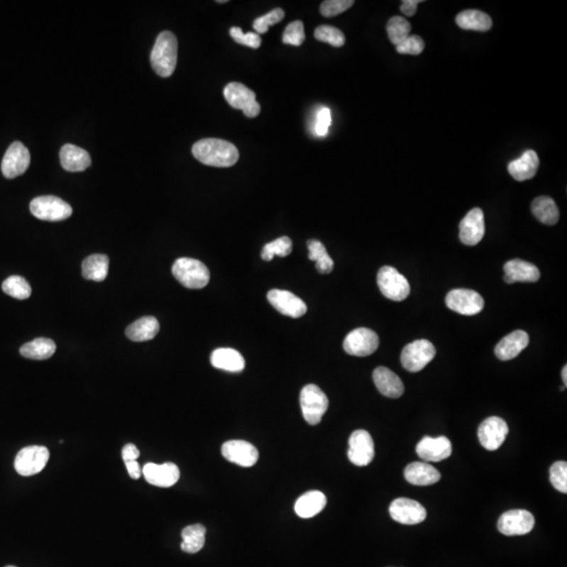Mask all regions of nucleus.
Listing matches in <instances>:
<instances>
[{
	"label": "nucleus",
	"instance_id": "1",
	"mask_svg": "<svg viewBox=\"0 0 567 567\" xmlns=\"http://www.w3.org/2000/svg\"><path fill=\"white\" fill-rule=\"evenodd\" d=\"M193 155L204 165L230 167L239 161L240 152L230 142L222 139H202L193 146Z\"/></svg>",
	"mask_w": 567,
	"mask_h": 567
},
{
	"label": "nucleus",
	"instance_id": "2",
	"mask_svg": "<svg viewBox=\"0 0 567 567\" xmlns=\"http://www.w3.org/2000/svg\"><path fill=\"white\" fill-rule=\"evenodd\" d=\"M178 60V40L174 33H160L150 54L152 69L160 77L167 78L174 74Z\"/></svg>",
	"mask_w": 567,
	"mask_h": 567
},
{
	"label": "nucleus",
	"instance_id": "3",
	"mask_svg": "<svg viewBox=\"0 0 567 567\" xmlns=\"http://www.w3.org/2000/svg\"><path fill=\"white\" fill-rule=\"evenodd\" d=\"M172 274L181 285L189 289H202L210 280L208 268L198 259L181 257L172 266Z\"/></svg>",
	"mask_w": 567,
	"mask_h": 567
},
{
	"label": "nucleus",
	"instance_id": "4",
	"mask_svg": "<svg viewBox=\"0 0 567 567\" xmlns=\"http://www.w3.org/2000/svg\"><path fill=\"white\" fill-rule=\"evenodd\" d=\"M30 209L37 219L49 222L63 221L73 213L71 205L55 196L35 198L30 202Z\"/></svg>",
	"mask_w": 567,
	"mask_h": 567
},
{
	"label": "nucleus",
	"instance_id": "5",
	"mask_svg": "<svg viewBox=\"0 0 567 567\" xmlns=\"http://www.w3.org/2000/svg\"><path fill=\"white\" fill-rule=\"evenodd\" d=\"M300 403L305 420L311 425L322 422V416L329 407L328 397L315 385H307L303 388Z\"/></svg>",
	"mask_w": 567,
	"mask_h": 567
},
{
	"label": "nucleus",
	"instance_id": "6",
	"mask_svg": "<svg viewBox=\"0 0 567 567\" xmlns=\"http://www.w3.org/2000/svg\"><path fill=\"white\" fill-rule=\"evenodd\" d=\"M377 285L383 296L401 302L409 296L411 287L407 279L391 266H383L377 274Z\"/></svg>",
	"mask_w": 567,
	"mask_h": 567
},
{
	"label": "nucleus",
	"instance_id": "7",
	"mask_svg": "<svg viewBox=\"0 0 567 567\" xmlns=\"http://www.w3.org/2000/svg\"><path fill=\"white\" fill-rule=\"evenodd\" d=\"M436 349L431 342L418 339L408 344L401 352V365L409 372H420L433 361Z\"/></svg>",
	"mask_w": 567,
	"mask_h": 567
},
{
	"label": "nucleus",
	"instance_id": "8",
	"mask_svg": "<svg viewBox=\"0 0 567 567\" xmlns=\"http://www.w3.org/2000/svg\"><path fill=\"white\" fill-rule=\"evenodd\" d=\"M49 459L50 452L45 447H27L17 454L15 458V470L21 476H33L45 468Z\"/></svg>",
	"mask_w": 567,
	"mask_h": 567
},
{
	"label": "nucleus",
	"instance_id": "9",
	"mask_svg": "<svg viewBox=\"0 0 567 567\" xmlns=\"http://www.w3.org/2000/svg\"><path fill=\"white\" fill-rule=\"evenodd\" d=\"M224 97L231 108L243 111L248 118H254L261 112V106L252 89L239 82H230L224 89Z\"/></svg>",
	"mask_w": 567,
	"mask_h": 567
},
{
	"label": "nucleus",
	"instance_id": "10",
	"mask_svg": "<svg viewBox=\"0 0 567 567\" xmlns=\"http://www.w3.org/2000/svg\"><path fill=\"white\" fill-rule=\"evenodd\" d=\"M378 335L368 328L355 329L344 340V351L353 357H369L378 349Z\"/></svg>",
	"mask_w": 567,
	"mask_h": 567
},
{
	"label": "nucleus",
	"instance_id": "11",
	"mask_svg": "<svg viewBox=\"0 0 567 567\" xmlns=\"http://www.w3.org/2000/svg\"><path fill=\"white\" fill-rule=\"evenodd\" d=\"M535 527V518L525 510H512L501 515L498 529L505 536H522L531 533Z\"/></svg>",
	"mask_w": 567,
	"mask_h": 567
},
{
	"label": "nucleus",
	"instance_id": "12",
	"mask_svg": "<svg viewBox=\"0 0 567 567\" xmlns=\"http://www.w3.org/2000/svg\"><path fill=\"white\" fill-rule=\"evenodd\" d=\"M446 304L451 310L462 315H476L484 307L483 298L474 290L455 289L449 292Z\"/></svg>",
	"mask_w": 567,
	"mask_h": 567
},
{
	"label": "nucleus",
	"instance_id": "13",
	"mask_svg": "<svg viewBox=\"0 0 567 567\" xmlns=\"http://www.w3.org/2000/svg\"><path fill=\"white\" fill-rule=\"evenodd\" d=\"M30 152L21 142L11 144L1 163L2 174L6 179H14L25 174L30 167Z\"/></svg>",
	"mask_w": 567,
	"mask_h": 567
},
{
	"label": "nucleus",
	"instance_id": "14",
	"mask_svg": "<svg viewBox=\"0 0 567 567\" xmlns=\"http://www.w3.org/2000/svg\"><path fill=\"white\" fill-rule=\"evenodd\" d=\"M374 442L365 430H357L349 438L348 458L357 466H366L374 458Z\"/></svg>",
	"mask_w": 567,
	"mask_h": 567
},
{
	"label": "nucleus",
	"instance_id": "15",
	"mask_svg": "<svg viewBox=\"0 0 567 567\" xmlns=\"http://www.w3.org/2000/svg\"><path fill=\"white\" fill-rule=\"evenodd\" d=\"M509 434L507 422L500 417L486 418L478 427L479 442L488 451H496L505 442Z\"/></svg>",
	"mask_w": 567,
	"mask_h": 567
},
{
	"label": "nucleus",
	"instance_id": "16",
	"mask_svg": "<svg viewBox=\"0 0 567 567\" xmlns=\"http://www.w3.org/2000/svg\"><path fill=\"white\" fill-rule=\"evenodd\" d=\"M390 516L401 524L414 525L424 522L427 510L417 501L408 498L395 499L389 507Z\"/></svg>",
	"mask_w": 567,
	"mask_h": 567
},
{
	"label": "nucleus",
	"instance_id": "17",
	"mask_svg": "<svg viewBox=\"0 0 567 567\" xmlns=\"http://www.w3.org/2000/svg\"><path fill=\"white\" fill-rule=\"evenodd\" d=\"M267 298L276 310L289 318H298L307 312L304 301L287 290H270Z\"/></svg>",
	"mask_w": 567,
	"mask_h": 567
},
{
	"label": "nucleus",
	"instance_id": "18",
	"mask_svg": "<svg viewBox=\"0 0 567 567\" xmlns=\"http://www.w3.org/2000/svg\"><path fill=\"white\" fill-rule=\"evenodd\" d=\"M222 455L229 462L250 468L259 460V451L245 440H230L222 446Z\"/></svg>",
	"mask_w": 567,
	"mask_h": 567
},
{
	"label": "nucleus",
	"instance_id": "19",
	"mask_svg": "<svg viewBox=\"0 0 567 567\" xmlns=\"http://www.w3.org/2000/svg\"><path fill=\"white\" fill-rule=\"evenodd\" d=\"M459 229L460 241L464 245L475 246L481 243L485 233L483 211L481 208L468 211V215L460 222Z\"/></svg>",
	"mask_w": 567,
	"mask_h": 567
},
{
	"label": "nucleus",
	"instance_id": "20",
	"mask_svg": "<svg viewBox=\"0 0 567 567\" xmlns=\"http://www.w3.org/2000/svg\"><path fill=\"white\" fill-rule=\"evenodd\" d=\"M416 453L425 461H442L452 454V444L444 436L437 438L425 436L418 442Z\"/></svg>",
	"mask_w": 567,
	"mask_h": 567
},
{
	"label": "nucleus",
	"instance_id": "21",
	"mask_svg": "<svg viewBox=\"0 0 567 567\" xmlns=\"http://www.w3.org/2000/svg\"><path fill=\"white\" fill-rule=\"evenodd\" d=\"M145 481L159 488H170L180 478V470L172 462L163 464H147L142 470Z\"/></svg>",
	"mask_w": 567,
	"mask_h": 567
},
{
	"label": "nucleus",
	"instance_id": "22",
	"mask_svg": "<svg viewBox=\"0 0 567 567\" xmlns=\"http://www.w3.org/2000/svg\"><path fill=\"white\" fill-rule=\"evenodd\" d=\"M529 342V337L525 331H514L498 342L495 348V354L500 361H510L518 357Z\"/></svg>",
	"mask_w": 567,
	"mask_h": 567
},
{
	"label": "nucleus",
	"instance_id": "23",
	"mask_svg": "<svg viewBox=\"0 0 567 567\" xmlns=\"http://www.w3.org/2000/svg\"><path fill=\"white\" fill-rule=\"evenodd\" d=\"M505 276V281L507 284L517 282L535 283L540 279V271L534 264L522 259H512L503 266Z\"/></svg>",
	"mask_w": 567,
	"mask_h": 567
},
{
	"label": "nucleus",
	"instance_id": "24",
	"mask_svg": "<svg viewBox=\"0 0 567 567\" xmlns=\"http://www.w3.org/2000/svg\"><path fill=\"white\" fill-rule=\"evenodd\" d=\"M373 381L383 396L398 398L405 392V386L395 373L387 367H378L373 372Z\"/></svg>",
	"mask_w": 567,
	"mask_h": 567
},
{
	"label": "nucleus",
	"instance_id": "25",
	"mask_svg": "<svg viewBox=\"0 0 567 567\" xmlns=\"http://www.w3.org/2000/svg\"><path fill=\"white\" fill-rule=\"evenodd\" d=\"M61 167L67 172H80L91 164V156L84 148L73 144H65L60 150Z\"/></svg>",
	"mask_w": 567,
	"mask_h": 567
},
{
	"label": "nucleus",
	"instance_id": "26",
	"mask_svg": "<svg viewBox=\"0 0 567 567\" xmlns=\"http://www.w3.org/2000/svg\"><path fill=\"white\" fill-rule=\"evenodd\" d=\"M540 160L537 152L533 150H527L520 158L510 163L509 172L510 176L519 182L529 180L535 176L539 169Z\"/></svg>",
	"mask_w": 567,
	"mask_h": 567
},
{
	"label": "nucleus",
	"instance_id": "27",
	"mask_svg": "<svg viewBox=\"0 0 567 567\" xmlns=\"http://www.w3.org/2000/svg\"><path fill=\"white\" fill-rule=\"evenodd\" d=\"M210 363L215 369L227 372L239 373L245 368V359L235 349L219 348L213 351Z\"/></svg>",
	"mask_w": 567,
	"mask_h": 567
},
{
	"label": "nucleus",
	"instance_id": "28",
	"mask_svg": "<svg viewBox=\"0 0 567 567\" xmlns=\"http://www.w3.org/2000/svg\"><path fill=\"white\" fill-rule=\"evenodd\" d=\"M405 477L413 485L427 486L440 481V473L431 464L425 462H413L405 470Z\"/></svg>",
	"mask_w": 567,
	"mask_h": 567
},
{
	"label": "nucleus",
	"instance_id": "29",
	"mask_svg": "<svg viewBox=\"0 0 567 567\" xmlns=\"http://www.w3.org/2000/svg\"><path fill=\"white\" fill-rule=\"evenodd\" d=\"M327 505L324 493L320 490H310L305 493L296 500L294 510L301 518L309 519L320 514Z\"/></svg>",
	"mask_w": 567,
	"mask_h": 567
},
{
	"label": "nucleus",
	"instance_id": "30",
	"mask_svg": "<svg viewBox=\"0 0 567 567\" xmlns=\"http://www.w3.org/2000/svg\"><path fill=\"white\" fill-rule=\"evenodd\" d=\"M160 330L158 320L154 316H144L126 329V337L133 342H147L155 339Z\"/></svg>",
	"mask_w": 567,
	"mask_h": 567
},
{
	"label": "nucleus",
	"instance_id": "31",
	"mask_svg": "<svg viewBox=\"0 0 567 567\" xmlns=\"http://www.w3.org/2000/svg\"><path fill=\"white\" fill-rule=\"evenodd\" d=\"M456 23L462 30L486 32L493 26L492 18L486 13L478 10H466L456 17Z\"/></svg>",
	"mask_w": 567,
	"mask_h": 567
},
{
	"label": "nucleus",
	"instance_id": "32",
	"mask_svg": "<svg viewBox=\"0 0 567 567\" xmlns=\"http://www.w3.org/2000/svg\"><path fill=\"white\" fill-rule=\"evenodd\" d=\"M110 259L104 254H93L82 263V276L94 282H103L108 274Z\"/></svg>",
	"mask_w": 567,
	"mask_h": 567
},
{
	"label": "nucleus",
	"instance_id": "33",
	"mask_svg": "<svg viewBox=\"0 0 567 567\" xmlns=\"http://www.w3.org/2000/svg\"><path fill=\"white\" fill-rule=\"evenodd\" d=\"M532 213L535 215L536 219L539 220L545 225H556L559 221V209L556 205L555 201L549 197H538L532 203Z\"/></svg>",
	"mask_w": 567,
	"mask_h": 567
},
{
	"label": "nucleus",
	"instance_id": "34",
	"mask_svg": "<svg viewBox=\"0 0 567 567\" xmlns=\"http://www.w3.org/2000/svg\"><path fill=\"white\" fill-rule=\"evenodd\" d=\"M56 352V344L53 340L39 337L27 342L21 348V354L26 359H34V361H45L53 357Z\"/></svg>",
	"mask_w": 567,
	"mask_h": 567
},
{
	"label": "nucleus",
	"instance_id": "35",
	"mask_svg": "<svg viewBox=\"0 0 567 567\" xmlns=\"http://www.w3.org/2000/svg\"><path fill=\"white\" fill-rule=\"evenodd\" d=\"M206 529L202 524L189 525L182 531L183 542L181 549L187 554H196L203 549L205 544Z\"/></svg>",
	"mask_w": 567,
	"mask_h": 567
},
{
	"label": "nucleus",
	"instance_id": "36",
	"mask_svg": "<svg viewBox=\"0 0 567 567\" xmlns=\"http://www.w3.org/2000/svg\"><path fill=\"white\" fill-rule=\"evenodd\" d=\"M307 245L309 249V259L315 262L316 270L322 274H330L335 268V262L327 252L324 244L318 240H310Z\"/></svg>",
	"mask_w": 567,
	"mask_h": 567
},
{
	"label": "nucleus",
	"instance_id": "37",
	"mask_svg": "<svg viewBox=\"0 0 567 567\" xmlns=\"http://www.w3.org/2000/svg\"><path fill=\"white\" fill-rule=\"evenodd\" d=\"M4 293L17 300H27L32 294V288L26 279L18 276H12L2 283Z\"/></svg>",
	"mask_w": 567,
	"mask_h": 567
},
{
	"label": "nucleus",
	"instance_id": "38",
	"mask_svg": "<svg viewBox=\"0 0 567 567\" xmlns=\"http://www.w3.org/2000/svg\"><path fill=\"white\" fill-rule=\"evenodd\" d=\"M411 25L401 16H394L388 21L387 33L390 40L395 47L410 36Z\"/></svg>",
	"mask_w": 567,
	"mask_h": 567
},
{
	"label": "nucleus",
	"instance_id": "39",
	"mask_svg": "<svg viewBox=\"0 0 567 567\" xmlns=\"http://www.w3.org/2000/svg\"><path fill=\"white\" fill-rule=\"evenodd\" d=\"M292 252V241L290 237H282L274 240L271 243L266 244L262 250V259L264 261H271L274 255L288 257Z\"/></svg>",
	"mask_w": 567,
	"mask_h": 567
},
{
	"label": "nucleus",
	"instance_id": "40",
	"mask_svg": "<svg viewBox=\"0 0 567 567\" xmlns=\"http://www.w3.org/2000/svg\"><path fill=\"white\" fill-rule=\"evenodd\" d=\"M314 37L316 40L329 43L335 47H342L346 43L344 33L339 28L331 27V26H320V27L316 28Z\"/></svg>",
	"mask_w": 567,
	"mask_h": 567
},
{
	"label": "nucleus",
	"instance_id": "41",
	"mask_svg": "<svg viewBox=\"0 0 567 567\" xmlns=\"http://www.w3.org/2000/svg\"><path fill=\"white\" fill-rule=\"evenodd\" d=\"M285 17V12L282 9L278 8L272 10L271 12L267 13L264 16L259 17L255 19L254 23V28L257 34H265L268 32L271 26L276 25V23L282 21Z\"/></svg>",
	"mask_w": 567,
	"mask_h": 567
},
{
	"label": "nucleus",
	"instance_id": "42",
	"mask_svg": "<svg viewBox=\"0 0 567 567\" xmlns=\"http://www.w3.org/2000/svg\"><path fill=\"white\" fill-rule=\"evenodd\" d=\"M549 479L556 490L567 493V464L566 461H557L551 466Z\"/></svg>",
	"mask_w": 567,
	"mask_h": 567
},
{
	"label": "nucleus",
	"instance_id": "43",
	"mask_svg": "<svg viewBox=\"0 0 567 567\" xmlns=\"http://www.w3.org/2000/svg\"><path fill=\"white\" fill-rule=\"evenodd\" d=\"M306 38L305 35L304 25L302 21H296L289 23L286 28L283 35V43L285 45L300 47Z\"/></svg>",
	"mask_w": 567,
	"mask_h": 567
},
{
	"label": "nucleus",
	"instance_id": "44",
	"mask_svg": "<svg viewBox=\"0 0 567 567\" xmlns=\"http://www.w3.org/2000/svg\"><path fill=\"white\" fill-rule=\"evenodd\" d=\"M354 4L353 0H326L320 4L322 16L335 17L349 10Z\"/></svg>",
	"mask_w": 567,
	"mask_h": 567
},
{
	"label": "nucleus",
	"instance_id": "45",
	"mask_svg": "<svg viewBox=\"0 0 567 567\" xmlns=\"http://www.w3.org/2000/svg\"><path fill=\"white\" fill-rule=\"evenodd\" d=\"M331 123H332L331 111L328 108H320L315 115V121H314L313 126L314 135L316 137L324 138L328 135Z\"/></svg>",
	"mask_w": 567,
	"mask_h": 567
},
{
	"label": "nucleus",
	"instance_id": "46",
	"mask_svg": "<svg viewBox=\"0 0 567 567\" xmlns=\"http://www.w3.org/2000/svg\"><path fill=\"white\" fill-rule=\"evenodd\" d=\"M230 36L232 37L235 43L252 49H259L261 47L262 39L259 34L254 32L244 33L241 28H231Z\"/></svg>",
	"mask_w": 567,
	"mask_h": 567
},
{
	"label": "nucleus",
	"instance_id": "47",
	"mask_svg": "<svg viewBox=\"0 0 567 567\" xmlns=\"http://www.w3.org/2000/svg\"><path fill=\"white\" fill-rule=\"evenodd\" d=\"M425 50V41L417 35H410L400 45H397L396 51L399 54L408 55H420Z\"/></svg>",
	"mask_w": 567,
	"mask_h": 567
},
{
	"label": "nucleus",
	"instance_id": "48",
	"mask_svg": "<svg viewBox=\"0 0 567 567\" xmlns=\"http://www.w3.org/2000/svg\"><path fill=\"white\" fill-rule=\"evenodd\" d=\"M422 2V0H403L401 2L400 11L408 17L414 16L417 11L418 4Z\"/></svg>",
	"mask_w": 567,
	"mask_h": 567
},
{
	"label": "nucleus",
	"instance_id": "49",
	"mask_svg": "<svg viewBox=\"0 0 567 567\" xmlns=\"http://www.w3.org/2000/svg\"><path fill=\"white\" fill-rule=\"evenodd\" d=\"M140 456V451L137 449V447L133 444H126L122 450V457H123L124 462L135 461L138 459Z\"/></svg>",
	"mask_w": 567,
	"mask_h": 567
},
{
	"label": "nucleus",
	"instance_id": "50",
	"mask_svg": "<svg viewBox=\"0 0 567 567\" xmlns=\"http://www.w3.org/2000/svg\"><path fill=\"white\" fill-rule=\"evenodd\" d=\"M125 466L126 470H128V475H130L133 479L140 478L142 470L140 468V464L137 462V460H135V461H126Z\"/></svg>",
	"mask_w": 567,
	"mask_h": 567
},
{
	"label": "nucleus",
	"instance_id": "51",
	"mask_svg": "<svg viewBox=\"0 0 567 567\" xmlns=\"http://www.w3.org/2000/svg\"><path fill=\"white\" fill-rule=\"evenodd\" d=\"M562 379H563L564 385L567 383V366H564L563 370H562Z\"/></svg>",
	"mask_w": 567,
	"mask_h": 567
},
{
	"label": "nucleus",
	"instance_id": "52",
	"mask_svg": "<svg viewBox=\"0 0 567 567\" xmlns=\"http://www.w3.org/2000/svg\"><path fill=\"white\" fill-rule=\"evenodd\" d=\"M217 2L218 4H225V2H227V0H218Z\"/></svg>",
	"mask_w": 567,
	"mask_h": 567
},
{
	"label": "nucleus",
	"instance_id": "53",
	"mask_svg": "<svg viewBox=\"0 0 567 567\" xmlns=\"http://www.w3.org/2000/svg\"><path fill=\"white\" fill-rule=\"evenodd\" d=\"M6 567H15V566H6Z\"/></svg>",
	"mask_w": 567,
	"mask_h": 567
}]
</instances>
